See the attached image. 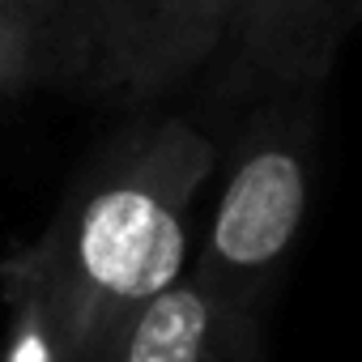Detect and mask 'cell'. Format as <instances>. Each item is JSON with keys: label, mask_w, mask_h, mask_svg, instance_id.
<instances>
[{"label": "cell", "mask_w": 362, "mask_h": 362, "mask_svg": "<svg viewBox=\"0 0 362 362\" xmlns=\"http://www.w3.org/2000/svg\"><path fill=\"white\" fill-rule=\"evenodd\" d=\"M81 362H264V320L218 303L184 273L132 307Z\"/></svg>", "instance_id": "5b68a950"}, {"label": "cell", "mask_w": 362, "mask_h": 362, "mask_svg": "<svg viewBox=\"0 0 362 362\" xmlns=\"http://www.w3.org/2000/svg\"><path fill=\"white\" fill-rule=\"evenodd\" d=\"M320 98L324 90H273L243 107L222 188L209 209L188 277L218 303L260 315L290 269L320 175Z\"/></svg>", "instance_id": "7a4b0ae2"}, {"label": "cell", "mask_w": 362, "mask_h": 362, "mask_svg": "<svg viewBox=\"0 0 362 362\" xmlns=\"http://www.w3.org/2000/svg\"><path fill=\"white\" fill-rule=\"evenodd\" d=\"M0 298H5V345H0V362H77L69 349L60 324L43 307V298L18 281H0Z\"/></svg>", "instance_id": "52a82bcc"}, {"label": "cell", "mask_w": 362, "mask_h": 362, "mask_svg": "<svg viewBox=\"0 0 362 362\" xmlns=\"http://www.w3.org/2000/svg\"><path fill=\"white\" fill-rule=\"evenodd\" d=\"M362 22V0H354V26Z\"/></svg>", "instance_id": "ba28073f"}, {"label": "cell", "mask_w": 362, "mask_h": 362, "mask_svg": "<svg viewBox=\"0 0 362 362\" xmlns=\"http://www.w3.org/2000/svg\"><path fill=\"white\" fill-rule=\"evenodd\" d=\"M239 0H77L73 86L119 107H149L214 69Z\"/></svg>", "instance_id": "3957f363"}, {"label": "cell", "mask_w": 362, "mask_h": 362, "mask_svg": "<svg viewBox=\"0 0 362 362\" xmlns=\"http://www.w3.org/2000/svg\"><path fill=\"white\" fill-rule=\"evenodd\" d=\"M222 153L184 115H136L77 170L39 239L0 260V281L43 298L77 362L145 298L188 273L192 209Z\"/></svg>", "instance_id": "6da1fadb"}, {"label": "cell", "mask_w": 362, "mask_h": 362, "mask_svg": "<svg viewBox=\"0 0 362 362\" xmlns=\"http://www.w3.org/2000/svg\"><path fill=\"white\" fill-rule=\"evenodd\" d=\"M354 30V0H239L214 60V94L247 107L273 90H324Z\"/></svg>", "instance_id": "277c9868"}, {"label": "cell", "mask_w": 362, "mask_h": 362, "mask_svg": "<svg viewBox=\"0 0 362 362\" xmlns=\"http://www.w3.org/2000/svg\"><path fill=\"white\" fill-rule=\"evenodd\" d=\"M77 60V0H0V98L69 90Z\"/></svg>", "instance_id": "8992f818"}]
</instances>
